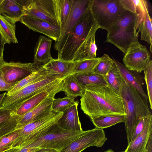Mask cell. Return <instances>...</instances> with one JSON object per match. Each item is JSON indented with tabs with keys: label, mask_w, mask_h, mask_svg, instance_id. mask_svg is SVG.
Wrapping results in <instances>:
<instances>
[{
	"label": "cell",
	"mask_w": 152,
	"mask_h": 152,
	"mask_svg": "<svg viewBox=\"0 0 152 152\" xmlns=\"http://www.w3.org/2000/svg\"><path fill=\"white\" fill-rule=\"evenodd\" d=\"M80 101V109L90 118L106 115H126L121 97L107 85L86 86Z\"/></svg>",
	"instance_id": "cell-1"
},
{
	"label": "cell",
	"mask_w": 152,
	"mask_h": 152,
	"mask_svg": "<svg viewBox=\"0 0 152 152\" xmlns=\"http://www.w3.org/2000/svg\"><path fill=\"white\" fill-rule=\"evenodd\" d=\"M99 28L88 6L78 22L69 35L62 48L58 51L57 59L66 61L85 59L84 50L91 35Z\"/></svg>",
	"instance_id": "cell-2"
},
{
	"label": "cell",
	"mask_w": 152,
	"mask_h": 152,
	"mask_svg": "<svg viewBox=\"0 0 152 152\" xmlns=\"http://www.w3.org/2000/svg\"><path fill=\"white\" fill-rule=\"evenodd\" d=\"M120 96L124 102L126 113L124 123L128 145L135 129L141 119L151 113L148 107V99L123 78Z\"/></svg>",
	"instance_id": "cell-3"
},
{
	"label": "cell",
	"mask_w": 152,
	"mask_h": 152,
	"mask_svg": "<svg viewBox=\"0 0 152 152\" xmlns=\"http://www.w3.org/2000/svg\"><path fill=\"white\" fill-rule=\"evenodd\" d=\"M138 20L136 14L126 10L107 31L105 42L112 44L125 54L131 45L139 42Z\"/></svg>",
	"instance_id": "cell-4"
},
{
	"label": "cell",
	"mask_w": 152,
	"mask_h": 152,
	"mask_svg": "<svg viewBox=\"0 0 152 152\" xmlns=\"http://www.w3.org/2000/svg\"><path fill=\"white\" fill-rule=\"evenodd\" d=\"M63 113L54 111L26 124L15 132L18 137L10 145V149L21 148L47 133L57 123Z\"/></svg>",
	"instance_id": "cell-5"
},
{
	"label": "cell",
	"mask_w": 152,
	"mask_h": 152,
	"mask_svg": "<svg viewBox=\"0 0 152 152\" xmlns=\"http://www.w3.org/2000/svg\"><path fill=\"white\" fill-rule=\"evenodd\" d=\"M93 17L99 28L107 31L126 10L120 0H89Z\"/></svg>",
	"instance_id": "cell-6"
},
{
	"label": "cell",
	"mask_w": 152,
	"mask_h": 152,
	"mask_svg": "<svg viewBox=\"0 0 152 152\" xmlns=\"http://www.w3.org/2000/svg\"><path fill=\"white\" fill-rule=\"evenodd\" d=\"M86 132L66 131L60 128L56 124L45 135L24 147L49 148L59 152Z\"/></svg>",
	"instance_id": "cell-7"
},
{
	"label": "cell",
	"mask_w": 152,
	"mask_h": 152,
	"mask_svg": "<svg viewBox=\"0 0 152 152\" xmlns=\"http://www.w3.org/2000/svg\"><path fill=\"white\" fill-rule=\"evenodd\" d=\"M63 80L62 79L47 77L28 85L12 95L6 96L1 108L8 110H17L27 99Z\"/></svg>",
	"instance_id": "cell-8"
},
{
	"label": "cell",
	"mask_w": 152,
	"mask_h": 152,
	"mask_svg": "<svg viewBox=\"0 0 152 152\" xmlns=\"http://www.w3.org/2000/svg\"><path fill=\"white\" fill-rule=\"evenodd\" d=\"M60 0H29L25 14L61 27Z\"/></svg>",
	"instance_id": "cell-9"
},
{
	"label": "cell",
	"mask_w": 152,
	"mask_h": 152,
	"mask_svg": "<svg viewBox=\"0 0 152 152\" xmlns=\"http://www.w3.org/2000/svg\"><path fill=\"white\" fill-rule=\"evenodd\" d=\"M89 0H72L69 15L64 24L61 27L60 34L54 48L58 51L62 47L67 38L77 23L84 13Z\"/></svg>",
	"instance_id": "cell-10"
},
{
	"label": "cell",
	"mask_w": 152,
	"mask_h": 152,
	"mask_svg": "<svg viewBox=\"0 0 152 152\" xmlns=\"http://www.w3.org/2000/svg\"><path fill=\"white\" fill-rule=\"evenodd\" d=\"M107 140L103 129L95 127L86 130L84 134L59 152H81L91 146L102 147Z\"/></svg>",
	"instance_id": "cell-11"
},
{
	"label": "cell",
	"mask_w": 152,
	"mask_h": 152,
	"mask_svg": "<svg viewBox=\"0 0 152 152\" xmlns=\"http://www.w3.org/2000/svg\"><path fill=\"white\" fill-rule=\"evenodd\" d=\"M150 57L149 52L146 47L138 42L129 46L123 61L124 65L128 70L141 73L143 71Z\"/></svg>",
	"instance_id": "cell-12"
},
{
	"label": "cell",
	"mask_w": 152,
	"mask_h": 152,
	"mask_svg": "<svg viewBox=\"0 0 152 152\" xmlns=\"http://www.w3.org/2000/svg\"><path fill=\"white\" fill-rule=\"evenodd\" d=\"M5 81L9 83H17L37 70L32 63H23L20 62L4 61L0 67Z\"/></svg>",
	"instance_id": "cell-13"
},
{
	"label": "cell",
	"mask_w": 152,
	"mask_h": 152,
	"mask_svg": "<svg viewBox=\"0 0 152 152\" xmlns=\"http://www.w3.org/2000/svg\"><path fill=\"white\" fill-rule=\"evenodd\" d=\"M19 21L29 29L44 34L55 42L59 37L61 27L59 26L27 14L23 15Z\"/></svg>",
	"instance_id": "cell-14"
},
{
	"label": "cell",
	"mask_w": 152,
	"mask_h": 152,
	"mask_svg": "<svg viewBox=\"0 0 152 152\" xmlns=\"http://www.w3.org/2000/svg\"><path fill=\"white\" fill-rule=\"evenodd\" d=\"M76 62L53 58L46 64L36 67L48 77L63 80L67 76L72 75Z\"/></svg>",
	"instance_id": "cell-15"
},
{
	"label": "cell",
	"mask_w": 152,
	"mask_h": 152,
	"mask_svg": "<svg viewBox=\"0 0 152 152\" xmlns=\"http://www.w3.org/2000/svg\"><path fill=\"white\" fill-rule=\"evenodd\" d=\"M29 0H0V15L19 21L25 14Z\"/></svg>",
	"instance_id": "cell-16"
},
{
	"label": "cell",
	"mask_w": 152,
	"mask_h": 152,
	"mask_svg": "<svg viewBox=\"0 0 152 152\" xmlns=\"http://www.w3.org/2000/svg\"><path fill=\"white\" fill-rule=\"evenodd\" d=\"M79 103L77 101H75L74 105L62 112V115L56 123L59 127L69 131H83L78 113Z\"/></svg>",
	"instance_id": "cell-17"
},
{
	"label": "cell",
	"mask_w": 152,
	"mask_h": 152,
	"mask_svg": "<svg viewBox=\"0 0 152 152\" xmlns=\"http://www.w3.org/2000/svg\"><path fill=\"white\" fill-rule=\"evenodd\" d=\"M54 98L52 96L47 97L36 107L22 116L17 126L16 129L30 122L51 113L53 111L52 105Z\"/></svg>",
	"instance_id": "cell-18"
},
{
	"label": "cell",
	"mask_w": 152,
	"mask_h": 152,
	"mask_svg": "<svg viewBox=\"0 0 152 152\" xmlns=\"http://www.w3.org/2000/svg\"><path fill=\"white\" fill-rule=\"evenodd\" d=\"M16 110L0 108V140L14 132L22 116L16 114Z\"/></svg>",
	"instance_id": "cell-19"
},
{
	"label": "cell",
	"mask_w": 152,
	"mask_h": 152,
	"mask_svg": "<svg viewBox=\"0 0 152 152\" xmlns=\"http://www.w3.org/2000/svg\"><path fill=\"white\" fill-rule=\"evenodd\" d=\"M53 40L43 35L40 36L35 46L33 65L37 67L45 64L52 59L51 49Z\"/></svg>",
	"instance_id": "cell-20"
},
{
	"label": "cell",
	"mask_w": 152,
	"mask_h": 152,
	"mask_svg": "<svg viewBox=\"0 0 152 152\" xmlns=\"http://www.w3.org/2000/svg\"><path fill=\"white\" fill-rule=\"evenodd\" d=\"M122 78L126 83L135 88L144 98L148 99V96L143 88V81L142 77L137 74L127 69L124 65L114 59Z\"/></svg>",
	"instance_id": "cell-21"
},
{
	"label": "cell",
	"mask_w": 152,
	"mask_h": 152,
	"mask_svg": "<svg viewBox=\"0 0 152 152\" xmlns=\"http://www.w3.org/2000/svg\"><path fill=\"white\" fill-rule=\"evenodd\" d=\"M152 134V120L146 125L143 131L128 145L124 152H145L148 140Z\"/></svg>",
	"instance_id": "cell-22"
},
{
	"label": "cell",
	"mask_w": 152,
	"mask_h": 152,
	"mask_svg": "<svg viewBox=\"0 0 152 152\" xmlns=\"http://www.w3.org/2000/svg\"><path fill=\"white\" fill-rule=\"evenodd\" d=\"M16 23L14 20L0 15V33L6 44L18 43L15 35Z\"/></svg>",
	"instance_id": "cell-23"
},
{
	"label": "cell",
	"mask_w": 152,
	"mask_h": 152,
	"mask_svg": "<svg viewBox=\"0 0 152 152\" xmlns=\"http://www.w3.org/2000/svg\"><path fill=\"white\" fill-rule=\"evenodd\" d=\"M147 1L145 4V12L138 28L141 33V40L147 42L150 45V50L152 53V18L149 14Z\"/></svg>",
	"instance_id": "cell-24"
},
{
	"label": "cell",
	"mask_w": 152,
	"mask_h": 152,
	"mask_svg": "<svg viewBox=\"0 0 152 152\" xmlns=\"http://www.w3.org/2000/svg\"><path fill=\"white\" fill-rule=\"evenodd\" d=\"M63 91L66 96L75 99L78 96L81 97L85 89L77 81L72 75H70L63 80Z\"/></svg>",
	"instance_id": "cell-25"
},
{
	"label": "cell",
	"mask_w": 152,
	"mask_h": 152,
	"mask_svg": "<svg viewBox=\"0 0 152 152\" xmlns=\"http://www.w3.org/2000/svg\"><path fill=\"white\" fill-rule=\"evenodd\" d=\"M125 115H110L92 117L91 121L96 128L103 129L120 123L124 122Z\"/></svg>",
	"instance_id": "cell-26"
},
{
	"label": "cell",
	"mask_w": 152,
	"mask_h": 152,
	"mask_svg": "<svg viewBox=\"0 0 152 152\" xmlns=\"http://www.w3.org/2000/svg\"><path fill=\"white\" fill-rule=\"evenodd\" d=\"M104 76L107 86L120 96L122 78L118 68L115 62L109 71Z\"/></svg>",
	"instance_id": "cell-27"
},
{
	"label": "cell",
	"mask_w": 152,
	"mask_h": 152,
	"mask_svg": "<svg viewBox=\"0 0 152 152\" xmlns=\"http://www.w3.org/2000/svg\"><path fill=\"white\" fill-rule=\"evenodd\" d=\"M72 75L85 89L86 86L92 85L102 84L107 86L104 76L93 72Z\"/></svg>",
	"instance_id": "cell-28"
},
{
	"label": "cell",
	"mask_w": 152,
	"mask_h": 152,
	"mask_svg": "<svg viewBox=\"0 0 152 152\" xmlns=\"http://www.w3.org/2000/svg\"><path fill=\"white\" fill-rule=\"evenodd\" d=\"M126 10L136 14L138 17V26L144 15L147 1L144 0H120Z\"/></svg>",
	"instance_id": "cell-29"
},
{
	"label": "cell",
	"mask_w": 152,
	"mask_h": 152,
	"mask_svg": "<svg viewBox=\"0 0 152 152\" xmlns=\"http://www.w3.org/2000/svg\"><path fill=\"white\" fill-rule=\"evenodd\" d=\"M47 77L45 74L37 69L16 84L7 93L6 96L12 95L28 85L44 79Z\"/></svg>",
	"instance_id": "cell-30"
},
{
	"label": "cell",
	"mask_w": 152,
	"mask_h": 152,
	"mask_svg": "<svg viewBox=\"0 0 152 152\" xmlns=\"http://www.w3.org/2000/svg\"><path fill=\"white\" fill-rule=\"evenodd\" d=\"M99 59L100 57H97L93 59H85L77 61L72 75L93 72Z\"/></svg>",
	"instance_id": "cell-31"
},
{
	"label": "cell",
	"mask_w": 152,
	"mask_h": 152,
	"mask_svg": "<svg viewBox=\"0 0 152 152\" xmlns=\"http://www.w3.org/2000/svg\"><path fill=\"white\" fill-rule=\"evenodd\" d=\"M114 63L112 59L107 54H104L100 57L98 64L95 68L93 72L101 75H105L110 69Z\"/></svg>",
	"instance_id": "cell-32"
},
{
	"label": "cell",
	"mask_w": 152,
	"mask_h": 152,
	"mask_svg": "<svg viewBox=\"0 0 152 152\" xmlns=\"http://www.w3.org/2000/svg\"><path fill=\"white\" fill-rule=\"evenodd\" d=\"M74 99L68 96L63 98H54L52 105V110L57 113H62L75 104Z\"/></svg>",
	"instance_id": "cell-33"
},
{
	"label": "cell",
	"mask_w": 152,
	"mask_h": 152,
	"mask_svg": "<svg viewBox=\"0 0 152 152\" xmlns=\"http://www.w3.org/2000/svg\"><path fill=\"white\" fill-rule=\"evenodd\" d=\"M150 103V107L152 109V61L149 60L143 71Z\"/></svg>",
	"instance_id": "cell-34"
},
{
	"label": "cell",
	"mask_w": 152,
	"mask_h": 152,
	"mask_svg": "<svg viewBox=\"0 0 152 152\" xmlns=\"http://www.w3.org/2000/svg\"><path fill=\"white\" fill-rule=\"evenodd\" d=\"M96 32L93 33L87 41L84 50L85 59H93L96 58L97 47L95 37Z\"/></svg>",
	"instance_id": "cell-35"
},
{
	"label": "cell",
	"mask_w": 152,
	"mask_h": 152,
	"mask_svg": "<svg viewBox=\"0 0 152 152\" xmlns=\"http://www.w3.org/2000/svg\"><path fill=\"white\" fill-rule=\"evenodd\" d=\"M72 0H60L61 27L66 21L70 11Z\"/></svg>",
	"instance_id": "cell-36"
},
{
	"label": "cell",
	"mask_w": 152,
	"mask_h": 152,
	"mask_svg": "<svg viewBox=\"0 0 152 152\" xmlns=\"http://www.w3.org/2000/svg\"><path fill=\"white\" fill-rule=\"evenodd\" d=\"M18 137V133L14 132L1 139L0 140V152H5L9 149L12 143Z\"/></svg>",
	"instance_id": "cell-37"
},
{
	"label": "cell",
	"mask_w": 152,
	"mask_h": 152,
	"mask_svg": "<svg viewBox=\"0 0 152 152\" xmlns=\"http://www.w3.org/2000/svg\"><path fill=\"white\" fill-rule=\"evenodd\" d=\"M151 120H152V114L141 119L135 129L130 143L143 131L147 124Z\"/></svg>",
	"instance_id": "cell-38"
},
{
	"label": "cell",
	"mask_w": 152,
	"mask_h": 152,
	"mask_svg": "<svg viewBox=\"0 0 152 152\" xmlns=\"http://www.w3.org/2000/svg\"><path fill=\"white\" fill-rule=\"evenodd\" d=\"M17 83H9L6 82L4 79L3 73L0 69V92L10 91Z\"/></svg>",
	"instance_id": "cell-39"
},
{
	"label": "cell",
	"mask_w": 152,
	"mask_h": 152,
	"mask_svg": "<svg viewBox=\"0 0 152 152\" xmlns=\"http://www.w3.org/2000/svg\"><path fill=\"white\" fill-rule=\"evenodd\" d=\"M39 148L24 147L21 148H11L5 152H35Z\"/></svg>",
	"instance_id": "cell-40"
},
{
	"label": "cell",
	"mask_w": 152,
	"mask_h": 152,
	"mask_svg": "<svg viewBox=\"0 0 152 152\" xmlns=\"http://www.w3.org/2000/svg\"><path fill=\"white\" fill-rule=\"evenodd\" d=\"M5 42L0 33V67L3 61V53Z\"/></svg>",
	"instance_id": "cell-41"
},
{
	"label": "cell",
	"mask_w": 152,
	"mask_h": 152,
	"mask_svg": "<svg viewBox=\"0 0 152 152\" xmlns=\"http://www.w3.org/2000/svg\"><path fill=\"white\" fill-rule=\"evenodd\" d=\"M145 152H152V135L148 140L146 147Z\"/></svg>",
	"instance_id": "cell-42"
},
{
	"label": "cell",
	"mask_w": 152,
	"mask_h": 152,
	"mask_svg": "<svg viewBox=\"0 0 152 152\" xmlns=\"http://www.w3.org/2000/svg\"><path fill=\"white\" fill-rule=\"evenodd\" d=\"M35 152H58L57 151L49 148H40Z\"/></svg>",
	"instance_id": "cell-43"
},
{
	"label": "cell",
	"mask_w": 152,
	"mask_h": 152,
	"mask_svg": "<svg viewBox=\"0 0 152 152\" xmlns=\"http://www.w3.org/2000/svg\"><path fill=\"white\" fill-rule=\"evenodd\" d=\"M6 92H5L4 93L0 94V108L2 107V103L6 96Z\"/></svg>",
	"instance_id": "cell-44"
},
{
	"label": "cell",
	"mask_w": 152,
	"mask_h": 152,
	"mask_svg": "<svg viewBox=\"0 0 152 152\" xmlns=\"http://www.w3.org/2000/svg\"><path fill=\"white\" fill-rule=\"evenodd\" d=\"M104 152H114L112 150V149H108V150L105 151Z\"/></svg>",
	"instance_id": "cell-45"
},
{
	"label": "cell",
	"mask_w": 152,
	"mask_h": 152,
	"mask_svg": "<svg viewBox=\"0 0 152 152\" xmlns=\"http://www.w3.org/2000/svg\"><path fill=\"white\" fill-rule=\"evenodd\" d=\"M124 152V151H122V152Z\"/></svg>",
	"instance_id": "cell-46"
},
{
	"label": "cell",
	"mask_w": 152,
	"mask_h": 152,
	"mask_svg": "<svg viewBox=\"0 0 152 152\" xmlns=\"http://www.w3.org/2000/svg\"></svg>",
	"instance_id": "cell-47"
}]
</instances>
